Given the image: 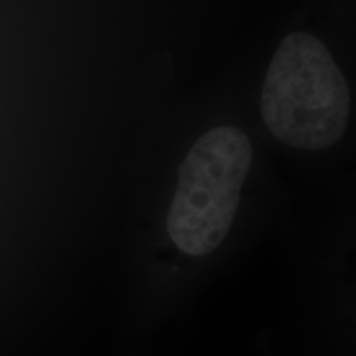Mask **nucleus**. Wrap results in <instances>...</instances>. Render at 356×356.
Listing matches in <instances>:
<instances>
[{
    "label": "nucleus",
    "mask_w": 356,
    "mask_h": 356,
    "mask_svg": "<svg viewBox=\"0 0 356 356\" xmlns=\"http://www.w3.org/2000/svg\"><path fill=\"white\" fill-rule=\"evenodd\" d=\"M261 114L275 139L293 149H327L341 139L350 88L317 37L293 32L282 40L262 86Z\"/></svg>",
    "instance_id": "obj_1"
},
{
    "label": "nucleus",
    "mask_w": 356,
    "mask_h": 356,
    "mask_svg": "<svg viewBox=\"0 0 356 356\" xmlns=\"http://www.w3.org/2000/svg\"><path fill=\"white\" fill-rule=\"evenodd\" d=\"M252 154L249 137L231 126L210 129L186 154L167 218L168 236L185 254L207 256L225 241Z\"/></svg>",
    "instance_id": "obj_2"
}]
</instances>
